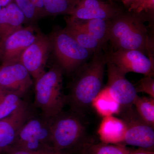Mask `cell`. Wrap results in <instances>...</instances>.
I'll use <instances>...</instances> for the list:
<instances>
[{
    "label": "cell",
    "instance_id": "f546056e",
    "mask_svg": "<svg viewBox=\"0 0 154 154\" xmlns=\"http://www.w3.org/2000/svg\"><path fill=\"white\" fill-rule=\"evenodd\" d=\"M129 154H154V152L145 149L138 148L136 149H131Z\"/></svg>",
    "mask_w": 154,
    "mask_h": 154
},
{
    "label": "cell",
    "instance_id": "7c38bea8",
    "mask_svg": "<svg viewBox=\"0 0 154 154\" xmlns=\"http://www.w3.org/2000/svg\"><path fill=\"white\" fill-rule=\"evenodd\" d=\"M107 82L106 87L110 95L121 108L132 106L137 94L134 86L130 82L125 73L107 59Z\"/></svg>",
    "mask_w": 154,
    "mask_h": 154
},
{
    "label": "cell",
    "instance_id": "30bf717a",
    "mask_svg": "<svg viewBox=\"0 0 154 154\" xmlns=\"http://www.w3.org/2000/svg\"><path fill=\"white\" fill-rule=\"evenodd\" d=\"M38 31L32 25L22 27L0 42L2 63L19 62L22 54L36 40Z\"/></svg>",
    "mask_w": 154,
    "mask_h": 154
},
{
    "label": "cell",
    "instance_id": "6da1fadb",
    "mask_svg": "<svg viewBox=\"0 0 154 154\" xmlns=\"http://www.w3.org/2000/svg\"><path fill=\"white\" fill-rule=\"evenodd\" d=\"M107 58L95 54L93 59L78 69L69 93L66 104L71 111L84 116L92 106L95 98L102 89Z\"/></svg>",
    "mask_w": 154,
    "mask_h": 154
},
{
    "label": "cell",
    "instance_id": "cb8c5ba5",
    "mask_svg": "<svg viewBox=\"0 0 154 154\" xmlns=\"http://www.w3.org/2000/svg\"><path fill=\"white\" fill-rule=\"evenodd\" d=\"M17 7L22 11L28 25H32L39 19L37 11L31 0H14Z\"/></svg>",
    "mask_w": 154,
    "mask_h": 154
},
{
    "label": "cell",
    "instance_id": "484cf974",
    "mask_svg": "<svg viewBox=\"0 0 154 154\" xmlns=\"http://www.w3.org/2000/svg\"><path fill=\"white\" fill-rule=\"evenodd\" d=\"M154 10V0H132L128 11L140 14L143 11H152Z\"/></svg>",
    "mask_w": 154,
    "mask_h": 154
},
{
    "label": "cell",
    "instance_id": "d6986e66",
    "mask_svg": "<svg viewBox=\"0 0 154 154\" xmlns=\"http://www.w3.org/2000/svg\"><path fill=\"white\" fill-rule=\"evenodd\" d=\"M97 113L103 116L118 114L121 109L120 105L110 95L107 87L102 88L92 103Z\"/></svg>",
    "mask_w": 154,
    "mask_h": 154
},
{
    "label": "cell",
    "instance_id": "7402d4cb",
    "mask_svg": "<svg viewBox=\"0 0 154 154\" xmlns=\"http://www.w3.org/2000/svg\"><path fill=\"white\" fill-rule=\"evenodd\" d=\"M133 105L138 115L147 124L154 127V98L137 95Z\"/></svg>",
    "mask_w": 154,
    "mask_h": 154
},
{
    "label": "cell",
    "instance_id": "4dcf8cb0",
    "mask_svg": "<svg viewBox=\"0 0 154 154\" xmlns=\"http://www.w3.org/2000/svg\"><path fill=\"white\" fill-rule=\"evenodd\" d=\"M3 7H5L8 5V4L12 2L14 0H1Z\"/></svg>",
    "mask_w": 154,
    "mask_h": 154
},
{
    "label": "cell",
    "instance_id": "44dd1931",
    "mask_svg": "<svg viewBox=\"0 0 154 154\" xmlns=\"http://www.w3.org/2000/svg\"><path fill=\"white\" fill-rule=\"evenodd\" d=\"M81 0H44L47 16L70 15Z\"/></svg>",
    "mask_w": 154,
    "mask_h": 154
},
{
    "label": "cell",
    "instance_id": "8fae6325",
    "mask_svg": "<svg viewBox=\"0 0 154 154\" xmlns=\"http://www.w3.org/2000/svg\"><path fill=\"white\" fill-rule=\"evenodd\" d=\"M32 77L19 62L0 65V89L12 92L22 98L33 85Z\"/></svg>",
    "mask_w": 154,
    "mask_h": 154
},
{
    "label": "cell",
    "instance_id": "ba28073f",
    "mask_svg": "<svg viewBox=\"0 0 154 154\" xmlns=\"http://www.w3.org/2000/svg\"><path fill=\"white\" fill-rule=\"evenodd\" d=\"M52 43L50 36L38 32L37 38L22 54L19 62L27 69L34 81L45 72Z\"/></svg>",
    "mask_w": 154,
    "mask_h": 154
},
{
    "label": "cell",
    "instance_id": "5b68a950",
    "mask_svg": "<svg viewBox=\"0 0 154 154\" xmlns=\"http://www.w3.org/2000/svg\"><path fill=\"white\" fill-rule=\"evenodd\" d=\"M51 119L41 113H33L21 128L11 148L33 152L54 150L51 135Z\"/></svg>",
    "mask_w": 154,
    "mask_h": 154
},
{
    "label": "cell",
    "instance_id": "2e32d148",
    "mask_svg": "<svg viewBox=\"0 0 154 154\" xmlns=\"http://www.w3.org/2000/svg\"><path fill=\"white\" fill-rule=\"evenodd\" d=\"M126 131V125L123 120L111 115L103 117L98 134L102 142L121 144Z\"/></svg>",
    "mask_w": 154,
    "mask_h": 154
},
{
    "label": "cell",
    "instance_id": "e0dca14e",
    "mask_svg": "<svg viewBox=\"0 0 154 154\" xmlns=\"http://www.w3.org/2000/svg\"><path fill=\"white\" fill-rule=\"evenodd\" d=\"M72 24L94 37L104 46L109 41L110 20L93 19L88 20H75L67 18Z\"/></svg>",
    "mask_w": 154,
    "mask_h": 154
},
{
    "label": "cell",
    "instance_id": "836d02e7",
    "mask_svg": "<svg viewBox=\"0 0 154 154\" xmlns=\"http://www.w3.org/2000/svg\"><path fill=\"white\" fill-rule=\"evenodd\" d=\"M102 1H104V0H102ZM107 1H111V0H107Z\"/></svg>",
    "mask_w": 154,
    "mask_h": 154
},
{
    "label": "cell",
    "instance_id": "9c48e42d",
    "mask_svg": "<svg viewBox=\"0 0 154 154\" xmlns=\"http://www.w3.org/2000/svg\"><path fill=\"white\" fill-rule=\"evenodd\" d=\"M107 59L126 74L134 72L149 76L153 75V58L137 50H117L111 53Z\"/></svg>",
    "mask_w": 154,
    "mask_h": 154
},
{
    "label": "cell",
    "instance_id": "8992f818",
    "mask_svg": "<svg viewBox=\"0 0 154 154\" xmlns=\"http://www.w3.org/2000/svg\"><path fill=\"white\" fill-rule=\"evenodd\" d=\"M50 37L57 64L63 72L77 70L94 53L81 46L64 28L54 31Z\"/></svg>",
    "mask_w": 154,
    "mask_h": 154
},
{
    "label": "cell",
    "instance_id": "f1b7e54d",
    "mask_svg": "<svg viewBox=\"0 0 154 154\" xmlns=\"http://www.w3.org/2000/svg\"><path fill=\"white\" fill-rule=\"evenodd\" d=\"M33 154H75L72 152L68 151H58L54 150L49 151L42 152H33Z\"/></svg>",
    "mask_w": 154,
    "mask_h": 154
},
{
    "label": "cell",
    "instance_id": "1f68e13d",
    "mask_svg": "<svg viewBox=\"0 0 154 154\" xmlns=\"http://www.w3.org/2000/svg\"><path fill=\"white\" fill-rule=\"evenodd\" d=\"M121 1L125 5L127 6V7H128V6L129 7L132 0H121Z\"/></svg>",
    "mask_w": 154,
    "mask_h": 154
},
{
    "label": "cell",
    "instance_id": "52a82bcc",
    "mask_svg": "<svg viewBox=\"0 0 154 154\" xmlns=\"http://www.w3.org/2000/svg\"><path fill=\"white\" fill-rule=\"evenodd\" d=\"M121 113L126 131L121 144L134 146L154 151V127L147 124L133 109L132 106L121 108Z\"/></svg>",
    "mask_w": 154,
    "mask_h": 154
},
{
    "label": "cell",
    "instance_id": "d4e9b609",
    "mask_svg": "<svg viewBox=\"0 0 154 154\" xmlns=\"http://www.w3.org/2000/svg\"><path fill=\"white\" fill-rule=\"evenodd\" d=\"M134 87L137 94L146 93L150 97L154 98V80L152 76H145Z\"/></svg>",
    "mask_w": 154,
    "mask_h": 154
},
{
    "label": "cell",
    "instance_id": "ac0fdd59",
    "mask_svg": "<svg viewBox=\"0 0 154 154\" xmlns=\"http://www.w3.org/2000/svg\"><path fill=\"white\" fill-rule=\"evenodd\" d=\"M131 150L122 144L96 143L90 140L81 146L77 154H129Z\"/></svg>",
    "mask_w": 154,
    "mask_h": 154
},
{
    "label": "cell",
    "instance_id": "4316f807",
    "mask_svg": "<svg viewBox=\"0 0 154 154\" xmlns=\"http://www.w3.org/2000/svg\"><path fill=\"white\" fill-rule=\"evenodd\" d=\"M36 8L39 19L47 17L45 9L44 0H31Z\"/></svg>",
    "mask_w": 154,
    "mask_h": 154
},
{
    "label": "cell",
    "instance_id": "ffe728a7",
    "mask_svg": "<svg viewBox=\"0 0 154 154\" xmlns=\"http://www.w3.org/2000/svg\"><path fill=\"white\" fill-rule=\"evenodd\" d=\"M66 27L64 29L81 46L94 54L100 52L103 46L98 40L67 19H66Z\"/></svg>",
    "mask_w": 154,
    "mask_h": 154
},
{
    "label": "cell",
    "instance_id": "3957f363",
    "mask_svg": "<svg viewBox=\"0 0 154 154\" xmlns=\"http://www.w3.org/2000/svg\"><path fill=\"white\" fill-rule=\"evenodd\" d=\"M63 72L56 63L34 81V107L49 119L62 112L66 104V96L63 89Z\"/></svg>",
    "mask_w": 154,
    "mask_h": 154
},
{
    "label": "cell",
    "instance_id": "277c9868",
    "mask_svg": "<svg viewBox=\"0 0 154 154\" xmlns=\"http://www.w3.org/2000/svg\"><path fill=\"white\" fill-rule=\"evenodd\" d=\"M82 117L70 110L63 111L51 119V135L54 150L77 154L81 146L90 140Z\"/></svg>",
    "mask_w": 154,
    "mask_h": 154
},
{
    "label": "cell",
    "instance_id": "83f0119b",
    "mask_svg": "<svg viewBox=\"0 0 154 154\" xmlns=\"http://www.w3.org/2000/svg\"><path fill=\"white\" fill-rule=\"evenodd\" d=\"M0 154H33L31 152L26 151L18 149L10 148Z\"/></svg>",
    "mask_w": 154,
    "mask_h": 154
},
{
    "label": "cell",
    "instance_id": "9a60e30c",
    "mask_svg": "<svg viewBox=\"0 0 154 154\" xmlns=\"http://www.w3.org/2000/svg\"><path fill=\"white\" fill-rule=\"evenodd\" d=\"M26 23L24 14L13 1L0 11V42Z\"/></svg>",
    "mask_w": 154,
    "mask_h": 154
},
{
    "label": "cell",
    "instance_id": "7a4b0ae2",
    "mask_svg": "<svg viewBox=\"0 0 154 154\" xmlns=\"http://www.w3.org/2000/svg\"><path fill=\"white\" fill-rule=\"evenodd\" d=\"M109 41L114 49L137 50L152 56V44L140 18L134 14H121L110 21Z\"/></svg>",
    "mask_w": 154,
    "mask_h": 154
},
{
    "label": "cell",
    "instance_id": "5bb4252c",
    "mask_svg": "<svg viewBox=\"0 0 154 154\" xmlns=\"http://www.w3.org/2000/svg\"><path fill=\"white\" fill-rule=\"evenodd\" d=\"M121 14L120 10L117 7L102 0H81L69 17L79 20H110Z\"/></svg>",
    "mask_w": 154,
    "mask_h": 154
},
{
    "label": "cell",
    "instance_id": "d6a6232c",
    "mask_svg": "<svg viewBox=\"0 0 154 154\" xmlns=\"http://www.w3.org/2000/svg\"><path fill=\"white\" fill-rule=\"evenodd\" d=\"M3 8L2 5V2H1V0H0V11H1L2 8Z\"/></svg>",
    "mask_w": 154,
    "mask_h": 154
},
{
    "label": "cell",
    "instance_id": "4fadbf2b",
    "mask_svg": "<svg viewBox=\"0 0 154 154\" xmlns=\"http://www.w3.org/2000/svg\"><path fill=\"white\" fill-rule=\"evenodd\" d=\"M33 113L24 101L11 114L0 120V154L12 147L21 128Z\"/></svg>",
    "mask_w": 154,
    "mask_h": 154
},
{
    "label": "cell",
    "instance_id": "603a6c76",
    "mask_svg": "<svg viewBox=\"0 0 154 154\" xmlns=\"http://www.w3.org/2000/svg\"><path fill=\"white\" fill-rule=\"evenodd\" d=\"M23 102L17 94L0 89V120L11 114Z\"/></svg>",
    "mask_w": 154,
    "mask_h": 154
}]
</instances>
